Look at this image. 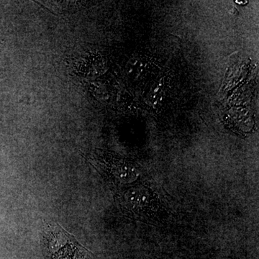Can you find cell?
<instances>
[{"label": "cell", "instance_id": "7a4b0ae2", "mask_svg": "<svg viewBox=\"0 0 259 259\" xmlns=\"http://www.w3.org/2000/svg\"><path fill=\"white\" fill-rule=\"evenodd\" d=\"M105 177L117 185H133L144 179L142 170L136 163L117 157H105L101 162Z\"/></svg>", "mask_w": 259, "mask_h": 259}, {"label": "cell", "instance_id": "277c9868", "mask_svg": "<svg viewBox=\"0 0 259 259\" xmlns=\"http://www.w3.org/2000/svg\"><path fill=\"white\" fill-rule=\"evenodd\" d=\"M131 61H132V63L129 66V71L136 70V72L133 73V74L136 76L135 77L137 79H144L145 76H148V74L151 73L150 69L153 67V64L146 56V57L135 58Z\"/></svg>", "mask_w": 259, "mask_h": 259}, {"label": "cell", "instance_id": "6da1fadb", "mask_svg": "<svg viewBox=\"0 0 259 259\" xmlns=\"http://www.w3.org/2000/svg\"><path fill=\"white\" fill-rule=\"evenodd\" d=\"M121 208L130 217L151 224L163 223L167 214L164 202L151 184L139 182L117 196Z\"/></svg>", "mask_w": 259, "mask_h": 259}, {"label": "cell", "instance_id": "3957f363", "mask_svg": "<svg viewBox=\"0 0 259 259\" xmlns=\"http://www.w3.org/2000/svg\"><path fill=\"white\" fill-rule=\"evenodd\" d=\"M166 80L162 79L157 80L153 83L152 88L148 93V100L153 107L161 105L166 95Z\"/></svg>", "mask_w": 259, "mask_h": 259}]
</instances>
